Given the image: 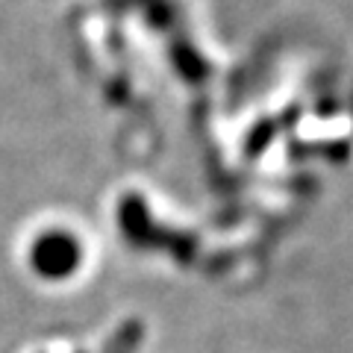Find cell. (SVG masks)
<instances>
[{
  "instance_id": "1",
  "label": "cell",
  "mask_w": 353,
  "mask_h": 353,
  "mask_svg": "<svg viewBox=\"0 0 353 353\" xmlns=\"http://www.w3.org/2000/svg\"><path fill=\"white\" fill-rule=\"evenodd\" d=\"M77 253H74V241H68L65 236H44L36 250H32V262L41 274H65L74 265Z\"/></svg>"
}]
</instances>
